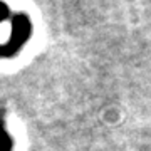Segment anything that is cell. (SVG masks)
Segmentation results:
<instances>
[{
    "label": "cell",
    "instance_id": "cell-1",
    "mask_svg": "<svg viewBox=\"0 0 151 151\" xmlns=\"http://www.w3.org/2000/svg\"><path fill=\"white\" fill-rule=\"evenodd\" d=\"M30 22L25 15H17L12 24V37L7 47H0V55H12L25 44L30 35Z\"/></svg>",
    "mask_w": 151,
    "mask_h": 151
},
{
    "label": "cell",
    "instance_id": "cell-2",
    "mask_svg": "<svg viewBox=\"0 0 151 151\" xmlns=\"http://www.w3.org/2000/svg\"><path fill=\"white\" fill-rule=\"evenodd\" d=\"M12 148V141L9 138V133L4 129V126L0 123V151H10Z\"/></svg>",
    "mask_w": 151,
    "mask_h": 151
},
{
    "label": "cell",
    "instance_id": "cell-3",
    "mask_svg": "<svg viewBox=\"0 0 151 151\" xmlns=\"http://www.w3.org/2000/svg\"><path fill=\"white\" fill-rule=\"evenodd\" d=\"M7 14H9V10H7V7L4 5V4H0V20H4L7 17Z\"/></svg>",
    "mask_w": 151,
    "mask_h": 151
}]
</instances>
